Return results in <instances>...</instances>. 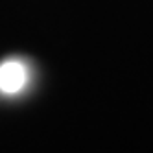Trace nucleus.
Listing matches in <instances>:
<instances>
[{
  "label": "nucleus",
  "mask_w": 153,
  "mask_h": 153,
  "mask_svg": "<svg viewBox=\"0 0 153 153\" xmlns=\"http://www.w3.org/2000/svg\"><path fill=\"white\" fill-rule=\"evenodd\" d=\"M31 81L30 65L19 57H9L0 63V94H22Z\"/></svg>",
  "instance_id": "1"
}]
</instances>
